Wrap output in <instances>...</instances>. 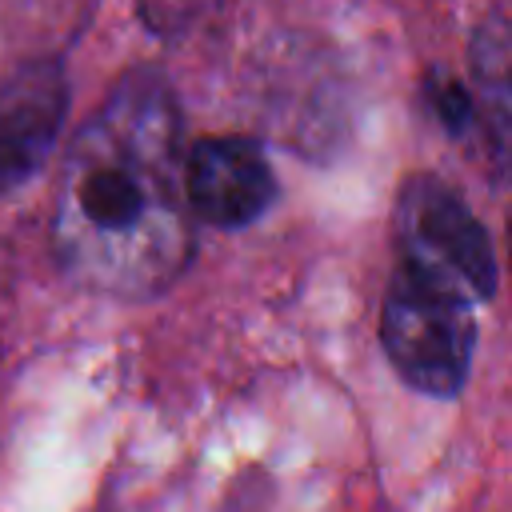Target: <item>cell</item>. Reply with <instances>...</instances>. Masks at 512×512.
Segmentation results:
<instances>
[{
	"instance_id": "1",
	"label": "cell",
	"mask_w": 512,
	"mask_h": 512,
	"mask_svg": "<svg viewBox=\"0 0 512 512\" xmlns=\"http://www.w3.org/2000/svg\"><path fill=\"white\" fill-rule=\"evenodd\" d=\"M52 252L88 292L152 300L192 264L180 108L160 72L132 68L64 156Z\"/></svg>"
},
{
	"instance_id": "2",
	"label": "cell",
	"mask_w": 512,
	"mask_h": 512,
	"mask_svg": "<svg viewBox=\"0 0 512 512\" xmlns=\"http://www.w3.org/2000/svg\"><path fill=\"white\" fill-rule=\"evenodd\" d=\"M400 272L480 304L496 292V252L476 212L432 172L408 176L396 192Z\"/></svg>"
},
{
	"instance_id": "3",
	"label": "cell",
	"mask_w": 512,
	"mask_h": 512,
	"mask_svg": "<svg viewBox=\"0 0 512 512\" xmlns=\"http://www.w3.org/2000/svg\"><path fill=\"white\" fill-rule=\"evenodd\" d=\"M380 344L408 388L448 400L464 388L472 368V304L396 268L380 308Z\"/></svg>"
},
{
	"instance_id": "4",
	"label": "cell",
	"mask_w": 512,
	"mask_h": 512,
	"mask_svg": "<svg viewBox=\"0 0 512 512\" xmlns=\"http://www.w3.org/2000/svg\"><path fill=\"white\" fill-rule=\"evenodd\" d=\"M188 212L212 228H248L276 200L268 156L248 136H208L184 160Z\"/></svg>"
},
{
	"instance_id": "5",
	"label": "cell",
	"mask_w": 512,
	"mask_h": 512,
	"mask_svg": "<svg viewBox=\"0 0 512 512\" xmlns=\"http://www.w3.org/2000/svg\"><path fill=\"white\" fill-rule=\"evenodd\" d=\"M68 116V80L56 60H32L0 84V196L28 184Z\"/></svg>"
},
{
	"instance_id": "6",
	"label": "cell",
	"mask_w": 512,
	"mask_h": 512,
	"mask_svg": "<svg viewBox=\"0 0 512 512\" xmlns=\"http://www.w3.org/2000/svg\"><path fill=\"white\" fill-rule=\"evenodd\" d=\"M472 68H476V80L484 84L488 100L512 116V24L496 20V24L480 28L476 48H472Z\"/></svg>"
},
{
	"instance_id": "7",
	"label": "cell",
	"mask_w": 512,
	"mask_h": 512,
	"mask_svg": "<svg viewBox=\"0 0 512 512\" xmlns=\"http://www.w3.org/2000/svg\"><path fill=\"white\" fill-rule=\"evenodd\" d=\"M428 104H432L436 120H440L448 132H468V124H472V96L464 92L460 80L436 72V76L428 80Z\"/></svg>"
},
{
	"instance_id": "8",
	"label": "cell",
	"mask_w": 512,
	"mask_h": 512,
	"mask_svg": "<svg viewBox=\"0 0 512 512\" xmlns=\"http://www.w3.org/2000/svg\"><path fill=\"white\" fill-rule=\"evenodd\" d=\"M508 252H512V224H508Z\"/></svg>"
}]
</instances>
